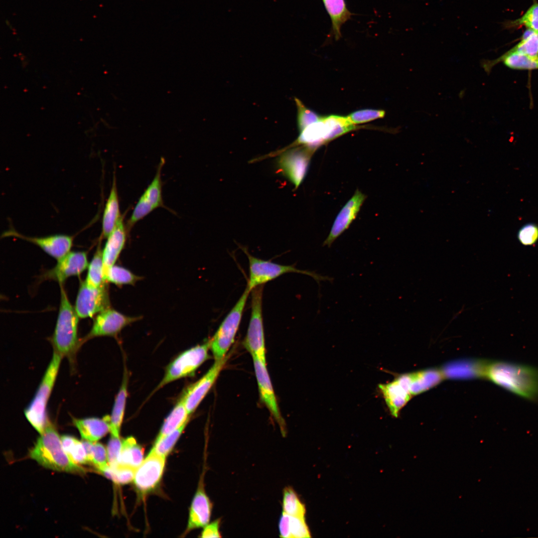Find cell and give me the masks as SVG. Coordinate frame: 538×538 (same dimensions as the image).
Instances as JSON below:
<instances>
[{"label": "cell", "instance_id": "6da1fadb", "mask_svg": "<svg viewBox=\"0 0 538 538\" xmlns=\"http://www.w3.org/2000/svg\"><path fill=\"white\" fill-rule=\"evenodd\" d=\"M505 390L530 400L538 399V369L507 361L487 363L485 376Z\"/></svg>", "mask_w": 538, "mask_h": 538}, {"label": "cell", "instance_id": "7a4b0ae2", "mask_svg": "<svg viewBox=\"0 0 538 538\" xmlns=\"http://www.w3.org/2000/svg\"><path fill=\"white\" fill-rule=\"evenodd\" d=\"M60 300L55 329L51 338L54 352L66 357L73 364L77 351L81 346L78 337L79 317L71 304L62 284Z\"/></svg>", "mask_w": 538, "mask_h": 538}, {"label": "cell", "instance_id": "3957f363", "mask_svg": "<svg viewBox=\"0 0 538 538\" xmlns=\"http://www.w3.org/2000/svg\"><path fill=\"white\" fill-rule=\"evenodd\" d=\"M29 456L41 466L53 470L84 472V469L69 457L63 448L61 437L50 421L30 451Z\"/></svg>", "mask_w": 538, "mask_h": 538}, {"label": "cell", "instance_id": "277c9868", "mask_svg": "<svg viewBox=\"0 0 538 538\" xmlns=\"http://www.w3.org/2000/svg\"><path fill=\"white\" fill-rule=\"evenodd\" d=\"M62 358L54 351L36 394L24 411L25 417L40 434L44 432L49 421L46 413V407Z\"/></svg>", "mask_w": 538, "mask_h": 538}, {"label": "cell", "instance_id": "5b68a950", "mask_svg": "<svg viewBox=\"0 0 538 538\" xmlns=\"http://www.w3.org/2000/svg\"><path fill=\"white\" fill-rule=\"evenodd\" d=\"M243 250L249 260V276L246 288L250 292L257 286L289 272L299 273L310 276L318 283L321 281H332L333 280L329 276L321 275L315 271L298 269L294 265H282L270 261L263 260L251 255L246 250Z\"/></svg>", "mask_w": 538, "mask_h": 538}, {"label": "cell", "instance_id": "8992f818", "mask_svg": "<svg viewBox=\"0 0 538 538\" xmlns=\"http://www.w3.org/2000/svg\"><path fill=\"white\" fill-rule=\"evenodd\" d=\"M250 292L248 289L246 288L241 296L210 340V350L215 360L225 357L234 343Z\"/></svg>", "mask_w": 538, "mask_h": 538}, {"label": "cell", "instance_id": "52a82bcc", "mask_svg": "<svg viewBox=\"0 0 538 538\" xmlns=\"http://www.w3.org/2000/svg\"><path fill=\"white\" fill-rule=\"evenodd\" d=\"M251 292V317L243 344L253 358L258 359L266 363L262 312L263 285L254 288Z\"/></svg>", "mask_w": 538, "mask_h": 538}, {"label": "cell", "instance_id": "ba28073f", "mask_svg": "<svg viewBox=\"0 0 538 538\" xmlns=\"http://www.w3.org/2000/svg\"><path fill=\"white\" fill-rule=\"evenodd\" d=\"M210 340L180 354L167 367L164 375L155 390L177 380L191 376L209 358Z\"/></svg>", "mask_w": 538, "mask_h": 538}, {"label": "cell", "instance_id": "9c48e42d", "mask_svg": "<svg viewBox=\"0 0 538 538\" xmlns=\"http://www.w3.org/2000/svg\"><path fill=\"white\" fill-rule=\"evenodd\" d=\"M316 150L308 146H288L280 151L279 166L283 174L294 185L295 188L305 176L311 156Z\"/></svg>", "mask_w": 538, "mask_h": 538}, {"label": "cell", "instance_id": "30bf717a", "mask_svg": "<svg viewBox=\"0 0 538 538\" xmlns=\"http://www.w3.org/2000/svg\"><path fill=\"white\" fill-rule=\"evenodd\" d=\"M164 162V159L160 160L153 179L136 203L126 224L128 231L154 210L158 207H164L162 197V183L161 173Z\"/></svg>", "mask_w": 538, "mask_h": 538}, {"label": "cell", "instance_id": "8fae6325", "mask_svg": "<svg viewBox=\"0 0 538 538\" xmlns=\"http://www.w3.org/2000/svg\"><path fill=\"white\" fill-rule=\"evenodd\" d=\"M109 307L107 283L97 288H91L84 280L81 282L74 306L80 318L92 317Z\"/></svg>", "mask_w": 538, "mask_h": 538}, {"label": "cell", "instance_id": "7c38bea8", "mask_svg": "<svg viewBox=\"0 0 538 538\" xmlns=\"http://www.w3.org/2000/svg\"><path fill=\"white\" fill-rule=\"evenodd\" d=\"M140 319L129 316L109 307L96 316L89 332L80 340L81 345L89 339L101 336H116L125 327Z\"/></svg>", "mask_w": 538, "mask_h": 538}, {"label": "cell", "instance_id": "4fadbf2b", "mask_svg": "<svg viewBox=\"0 0 538 538\" xmlns=\"http://www.w3.org/2000/svg\"><path fill=\"white\" fill-rule=\"evenodd\" d=\"M165 458L151 449L136 468L133 481L139 493L146 494L158 485L163 474Z\"/></svg>", "mask_w": 538, "mask_h": 538}, {"label": "cell", "instance_id": "5bb4252c", "mask_svg": "<svg viewBox=\"0 0 538 538\" xmlns=\"http://www.w3.org/2000/svg\"><path fill=\"white\" fill-rule=\"evenodd\" d=\"M229 356L230 354L227 355L221 359L215 360L206 373L184 392L182 396L189 415L196 410L214 385L229 359Z\"/></svg>", "mask_w": 538, "mask_h": 538}, {"label": "cell", "instance_id": "9a60e30c", "mask_svg": "<svg viewBox=\"0 0 538 538\" xmlns=\"http://www.w3.org/2000/svg\"><path fill=\"white\" fill-rule=\"evenodd\" d=\"M378 388L391 414L397 417L412 396L410 389L409 374L398 375L391 382L379 384Z\"/></svg>", "mask_w": 538, "mask_h": 538}, {"label": "cell", "instance_id": "2e32d148", "mask_svg": "<svg viewBox=\"0 0 538 538\" xmlns=\"http://www.w3.org/2000/svg\"><path fill=\"white\" fill-rule=\"evenodd\" d=\"M253 362L260 398L279 425L281 432L284 436L286 434L285 423L278 408L266 363L256 358H253Z\"/></svg>", "mask_w": 538, "mask_h": 538}, {"label": "cell", "instance_id": "e0dca14e", "mask_svg": "<svg viewBox=\"0 0 538 538\" xmlns=\"http://www.w3.org/2000/svg\"><path fill=\"white\" fill-rule=\"evenodd\" d=\"M87 253L85 252L70 251L57 260L56 266L46 271L43 279H51L63 284L68 278L82 273L88 267Z\"/></svg>", "mask_w": 538, "mask_h": 538}, {"label": "cell", "instance_id": "ac0fdd59", "mask_svg": "<svg viewBox=\"0 0 538 538\" xmlns=\"http://www.w3.org/2000/svg\"><path fill=\"white\" fill-rule=\"evenodd\" d=\"M2 236L14 237L30 242L40 248L57 261L70 251L73 241L72 236L65 235H54L43 237H27L12 229L4 232Z\"/></svg>", "mask_w": 538, "mask_h": 538}, {"label": "cell", "instance_id": "d6986e66", "mask_svg": "<svg viewBox=\"0 0 538 538\" xmlns=\"http://www.w3.org/2000/svg\"><path fill=\"white\" fill-rule=\"evenodd\" d=\"M366 196L359 189L340 211L332 225L330 231L323 243V246L330 247L333 242L350 225L356 218Z\"/></svg>", "mask_w": 538, "mask_h": 538}, {"label": "cell", "instance_id": "ffe728a7", "mask_svg": "<svg viewBox=\"0 0 538 538\" xmlns=\"http://www.w3.org/2000/svg\"><path fill=\"white\" fill-rule=\"evenodd\" d=\"M212 507V503L205 492L202 477L192 501L186 533L207 525L211 518Z\"/></svg>", "mask_w": 538, "mask_h": 538}, {"label": "cell", "instance_id": "44dd1931", "mask_svg": "<svg viewBox=\"0 0 538 538\" xmlns=\"http://www.w3.org/2000/svg\"><path fill=\"white\" fill-rule=\"evenodd\" d=\"M124 220V216L122 215L115 228L108 237L104 248L102 250L103 276L105 281L108 270L115 265L126 243L128 229Z\"/></svg>", "mask_w": 538, "mask_h": 538}, {"label": "cell", "instance_id": "7402d4cb", "mask_svg": "<svg viewBox=\"0 0 538 538\" xmlns=\"http://www.w3.org/2000/svg\"><path fill=\"white\" fill-rule=\"evenodd\" d=\"M73 423L85 441L96 442L110 431V416L73 419Z\"/></svg>", "mask_w": 538, "mask_h": 538}, {"label": "cell", "instance_id": "603a6c76", "mask_svg": "<svg viewBox=\"0 0 538 538\" xmlns=\"http://www.w3.org/2000/svg\"><path fill=\"white\" fill-rule=\"evenodd\" d=\"M122 215L120 210L116 177L115 174H114L111 189L105 205L102 218L103 238H108L115 228Z\"/></svg>", "mask_w": 538, "mask_h": 538}, {"label": "cell", "instance_id": "cb8c5ba5", "mask_svg": "<svg viewBox=\"0 0 538 538\" xmlns=\"http://www.w3.org/2000/svg\"><path fill=\"white\" fill-rule=\"evenodd\" d=\"M487 363L483 361L459 362L446 365L441 370L445 378H472L485 377Z\"/></svg>", "mask_w": 538, "mask_h": 538}, {"label": "cell", "instance_id": "d4e9b609", "mask_svg": "<svg viewBox=\"0 0 538 538\" xmlns=\"http://www.w3.org/2000/svg\"><path fill=\"white\" fill-rule=\"evenodd\" d=\"M412 395H417L436 386L445 377L441 370L429 369L409 374Z\"/></svg>", "mask_w": 538, "mask_h": 538}, {"label": "cell", "instance_id": "484cf974", "mask_svg": "<svg viewBox=\"0 0 538 538\" xmlns=\"http://www.w3.org/2000/svg\"><path fill=\"white\" fill-rule=\"evenodd\" d=\"M503 61L507 67L515 69L533 70L538 69V56L533 57L510 50L491 64H482L486 72H489L494 63Z\"/></svg>", "mask_w": 538, "mask_h": 538}, {"label": "cell", "instance_id": "4316f807", "mask_svg": "<svg viewBox=\"0 0 538 538\" xmlns=\"http://www.w3.org/2000/svg\"><path fill=\"white\" fill-rule=\"evenodd\" d=\"M190 416L182 396L165 419L155 442H158L189 421Z\"/></svg>", "mask_w": 538, "mask_h": 538}, {"label": "cell", "instance_id": "83f0119b", "mask_svg": "<svg viewBox=\"0 0 538 538\" xmlns=\"http://www.w3.org/2000/svg\"><path fill=\"white\" fill-rule=\"evenodd\" d=\"M124 377L120 390L116 397L112 413L110 416V432L112 435L120 436V432L123 422L126 400L128 396V377Z\"/></svg>", "mask_w": 538, "mask_h": 538}, {"label": "cell", "instance_id": "f1b7e54d", "mask_svg": "<svg viewBox=\"0 0 538 538\" xmlns=\"http://www.w3.org/2000/svg\"><path fill=\"white\" fill-rule=\"evenodd\" d=\"M330 16L333 34L336 39L340 37L341 28L351 16L345 0H322Z\"/></svg>", "mask_w": 538, "mask_h": 538}, {"label": "cell", "instance_id": "f546056e", "mask_svg": "<svg viewBox=\"0 0 538 538\" xmlns=\"http://www.w3.org/2000/svg\"><path fill=\"white\" fill-rule=\"evenodd\" d=\"M143 448L132 436L122 440L119 464L136 469L143 460Z\"/></svg>", "mask_w": 538, "mask_h": 538}, {"label": "cell", "instance_id": "4dcf8cb0", "mask_svg": "<svg viewBox=\"0 0 538 538\" xmlns=\"http://www.w3.org/2000/svg\"><path fill=\"white\" fill-rule=\"evenodd\" d=\"M91 288H97L107 283L103 276V253L101 247H98L88 267V272L84 280Z\"/></svg>", "mask_w": 538, "mask_h": 538}, {"label": "cell", "instance_id": "1f68e13d", "mask_svg": "<svg viewBox=\"0 0 538 538\" xmlns=\"http://www.w3.org/2000/svg\"><path fill=\"white\" fill-rule=\"evenodd\" d=\"M88 463H91L102 473L109 466L107 450L105 446L98 442L84 440Z\"/></svg>", "mask_w": 538, "mask_h": 538}, {"label": "cell", "instance_id": "d6a6232c", "mask_svg": "<svg viewBox=\"0 0 538 538\" xmlns=\"http://www.w3.org/2000/svg\"><path fill=\"white\" fill-rule=\"evenodd\" d=\"M63 448L70 458L76 464H85L88 463L87 454L83 441L69 435H63L61 437Z\"/></svg>", "mask_w": 538, "mask_h": 538}, {"label": "cell", "instance_id": "836d02e7", "mask_svg": "<svg viewBox=\"0 0 538 538\" xmlns=\"http://www.w3.org/2000/svg\"><path fill=\"white\" fill-rule=\"evenodd\" d=\"M282 512L291 516L304 517L306 509L297 493L290 487L283 490Z\"/></svg>", "mask_w": 538, "mask_h": 538}, {"label": "cell", "instance_id": "e575fe53", "mask_svg": "<svg viewBox=\"0 0 538 538\" xmlns=\"http://www.w3.org/2000/svg\"><path fill=\"white\" fill-rule=\"evenodd\" d=\"M140 278L129 269L121 266L114 265L108 270L105 281L111 282L118 286L133 285Z\"/></svg>", "mask_w": 538, "mask_h": 538}, {"label": "cell", "instance_id": "d590c367", "mask_svg": "<svg viewBox=\"0 0 538 538\" xmlns=\"http://www.w3.org/2000/svg\"><path fill=\"white\" fill-rule=\"evenodd\" d=\"M135 469L128 466L119 464L114 468L109 466L101 473L116 483L125 484L134 480Z\"/></svg>", "mask_w": 538, "mask_h": 538}, {"label": "cell", "instance_id": "8d00e7d4", "mask_svg": "<svg viewBox=\"0 0 538 538\" xmlns=\"http://www.w3.org/2000/svg\"><path fill=\"white\" fill-rule=\"evenodd\" d=\"M189 421H186L158 442H154L152 449L157 453L166 457L174 447Z\"/></svg>", "mask_w": 538, "mask_h": 538}, {"label": "cell", "instance_id": "74e56055", "mask_svg": "<svg viewBox=\"0 0 538 538\" xmlns=\"http://www.w3.org/2000/svg\"><path fill=\"white\" fill-rule=\"evenodd\" d=\"M294 100L297 109V121L299 132L322 119V117L307 108L299 99L295 98Z\"/></svg>", "mask_w": 538, "mask_h": 538}, {"label": "cell", "instance_id": "f35d334b", "mask_svg": "<svg viewBox=\"0 0 538 538\" xmlns=\"http://www.w3.org/2000/svg\"><path fill=\"white\" fill-rule=\"evenodd\" d=\"M385 115V111L382 110L362 109L355 111L347 116L348 119L353 124H362L382 118Z\"/></svg>", "mask_w": 538, "mask_h": 538}, {"label": "cell", "instance_id": "ab89813d", "mask_svg": "<svg viewBox=\"0 0 538 538\" xmlns=\"http://www.w3.org/2000/svg\"><path fill=\"white\" fill-rule=\"evenodd\" d=\"M510 50L531 56H538V33L534 31L529 36L522 39Z\"/></svg>", "mask_w": 538, "mask_h": 538}, {"label": "cell", "instance_id": "60d3db41", "mask_svg": "<svg viewBox=\"0 0 538 538\" xmlns=\"http://www.w3.org/2000/svg\"><path fill=\"white\" fill-rule=\"evenodd\" d=\"M288 531L290 538H310V533L304 517L289 515Z\"/></svg>", "mask_w": 538, "mask_h": 538}, {"label": "cell", "instance_id": "b9f144b4", "mask_svg": "<svg viewBox=\"0 0 538 538\" xmlns=\"http://www.w3.org/2000/svg\"><path fill=\"white\" fill-rule=\"evenodd\" d=\"M511 24L513 26L524 25L538 33V3L533 4L522 16Z\"/></svg>", "mask_w": 538, "mask_h": 538}, {"label": "cell", "instance_id": "7bdbcfd3", "mask_svg": "<svg viewBox=\"0 0 538 538\" xmlns=\"http://www.w3.org/2000/svg\"><path fill=\"white\" fill-rule=\"evenodd\" d=\"M519 242L524 246H532L538 241V226L534 223L523 226L517 234Z\"/></svg>", "mask_w": 538, "mask_h": 538}, {"label": "cell", "instance_id": "ee69618b", "mask_svg": "<svg viewBox=\"0 0 538 538\" xmlns=\"http://www.w3.org/2000/svg\"><path fill=\"white\" fill-rule=\"evenodd\" d=\"M122 440L120 437L111 435L107 446V454L109 466L114 468L119 464V460L122 447Z\"/></svg>", "mask_w": 538, "mask_h": 538}, {"label": "cell", "instance_id": "f6af8a7d", "mask_svg": "<svg viewBox=\"0 0 538 538\" xmlns=\"http://www.w3.org/2000/svg\"><path fill=\"white\" fill-rule=\"evenodd\" d=\"M221 519H218L210 524L206 525L200 537L204 538H221L220 532Z\"/></svg>", "mask_w": 538, "mask_h": 538}]
</instances>
